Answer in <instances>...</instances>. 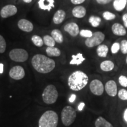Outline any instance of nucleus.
Returning <instances> with one entry per match:
<instances>
[{"instance_id": "1", "label": "nucleus", "mask_w": 127, "mask_h": 127, "mask_svg": "<svg viewBox=\"0 0 127 127\" xmlns=\"http://www.w3.org/2000/svg\"><path fill=\"white\" fill-rule=\"evenodd\" d=\"M31 64L37 72L42 74L51 72L55 66V63L53 60L42 54L35 55L32 58Z\"/></svg>"}, {"instance_id": "2", "label": "nucleus", "mask_w": 127, "mask_h": 127, "mask_svg": "<svg viewBox=\"0 0 127 127\" xmlns=\"http://www.w3.org/2000/svg\"><path fill=\"white\" fill-rule=\"evenodd\" d=\"M88 75L81 71H76L69 76L68 84L72 91H79L87 86L88 82Z\"/></svg>"}, {"instance_id": "3", "label": "nucleus", "mask_w": 127, "mask_h": 127, "mask_svg": "<svg viewBox=\"0 0 127 127\" xmlns=\"http://www.w3.org/2000/svg\"><path fill=\"white\" fill-rule=\"evenodd\" d=\"M58 116L55 111H47L42 114L39 120V127H57Z\"/></svg>"}, {"instance_id": "4", "label": "nucleus", "mask_w": 127, "mask_h": 127, "mask_svg": "<svg viewBox=\"0 0 127 127\" xmlns=\"http://www.w3.org/2000/svg\"><path fill=\"white\" fill-rule=\"evenodd\" d=\"M42 96L43 101L45 104H54L58 96L56 87L54 85H48L44 89Z\"/></svg>"}, {"instance_id": "5", "label": "nucleus", "mask_w": 127, "mask_h": 127, "mask_svg": "<svg viewBox=\"0 0 127 127\" xmlns=\"http://www.w3.org/2000/svg\"><path fill=\"white\" fill-rule=\"evenodd\" d=\"M77 113L75 109L71 106H66L61 112V120L65 126H69L75 121Z\"/></svg>"}, {"instance_id": "6", "label": "nucleus", "mask_w": 127, "mask_h": 127, "mask_svg": "<svg viewBox=\"0 0 127 127\" xmlns=\"http://www.w3.org/2000/svg\"><path fill=\"white\" fill-rule=\"evenodd\" d=\"M105 34L101 31H96L93 33V36L88 38L85 41V44L87 47L93 48L99 45L105 39Z\"/></svg>"}, {"instance_id": "7", "label": "nucleus", "mask_w": 127, "mask_h": 127, "mask_svg": "<svg viewBox=\"0 0 127 127\" xmlns=\"http://www.w3.org/2000/svg\"><path fill=\"white\" fill-rule=\"evenodd\" d=\"M9 55L11 59L15 62H25L28 58V52L21 48L13 49L9 52Z\"/></svg>"}, {"instance_id": "8", "label": "nucleus", "mask_w": 127, "mask_h": 127, "mask_svg": "<svg viewBox=\"0 0 127 127\" xmlns=\"http://www.w3.org/2000/svg\"><path fill=\"white\" fill-rule=\"evenodd\" d=\"M90 89L93 94L100 96L104 93V87L102 82L98 79H94L90 85Z\"/></svg>"}, {"instance_id": "9", "label": "nucleus", "mask_w": 127, "mask_h": 127, "mask_svg": "<svg viewBox=\"0 0 127 127\" xmlns=\"http://www.w3.org/2000/svg\"><path fill=\"white\" fill-rule=\"evenodd\" d=\"M9 75L11 78L15 80H20L25 76V71L22 66L17 65L10 69Z\"/></svg>"}, {"instance_id": "10", "label": "nucleus", "mask_w": 127, "mask_h": 127, "mask_svg": "<svg viewBox=\"0 0 127 127\" xmlns=\"http://www.w3.org/2000/svg\"><path fill=\"white\" fill-rule=\"evenodd\" d=\"M17 11H18V9L15 5H7L4 6L1 9V11H0V15L2 18H6L15 15L17 13Z\"/></svg>"}, {"instance_id": "11", "label": "nucleus", "mask_w": 127, "mask_h": 127, "mask_svg": "<svg viewBox=\"0 0 127 127\" xmlns=\"http://www.w3.org/2000/svg\"><path fill=\"white\" fill-rule=\"evenodd\" d=\"M104 89L107 94L109 96L113 97L117 94V85L114 80H109L107 82Z\"/></svg>"}, {"instance_id": "12", "label": "nucleus", "mask_w": 127, "mask_h": 127, "mask_svg": "<svg viewBox=\"0 0 127 127\" xmlns=\"http://www.w3.org/2000/svg\"><path fill=\"white\" fill-rule=\"evenodd\" d=\"M64 31L68 32L73 37L77 36L79 33V28L77 24L75 23H69L65 25Z\"/></svg>"}, {"instance_id": "13", "label": "nucleus", "mask_w": 127, "mask_h": 127, "mask_svg": "<svg viewBox=\"0 0 127 127\" xmlns=\"http://www.w3.org/2000/svg\"><path fill=\"white\" fill-rule=\"evenodd\" d=\"M18 27L21 30L27 32H31L34 29V25L32 23L25 19H21L19 21L18 23Z\"/></svg>"}, {"instance_id": "14", "label": "nucleus", "mask_w": 127, "mask_h": 127, "mask_svg": "<svg viewBox=\"0 0 127 127\" xmlns=\"http://www.w3.org/2000/svg\"><path fill=\"white\" fill-rule=\"evenodd\" d=\"M111 31L115 35L117 36H125L127 34L125 27L120 23H114L111 27Z\"/></svg>"}, {"instance_id": "15", "label": "nucleus", "mask_w": 127, "mask_h": 127, "mask_svg": "<svg viewBox=\"0 0 127 127\" xmlns=\"http://www.w3.org/2000/svg\"><path fill=\"white\" fill-rule=\"evenodd\" d=\"M54 2V0H39L38 3L41 9L50 11L51 9L55 7Z\"/></svg>"}, {"instance_id": "16", "label": "nucleus", "mask_w": 127, "mask_h": 127, "mask_svg": "<svg viewBox=\"0 0 127 127\" xmlns=\"http://www.w3.org/2000/svg\"><path fill=\"white\" fill-rule=\"evenodd\" d=\"M72 14L73 16L77 18H82L85 16L87 14L86 8L83 6L78 5L72 9Z\"/></svg>"}, {"instance_id": "17", "label": "nucleus", "mask_w": 127, "mask_h": 127, "mask_svg": "<svg viewBox=\"0 0 127 127\" xmlns=\"http://www.w3.org/2000/svg\"><path fill=\"white\" fill-rule=\"evenodd\" d=\"M66 13L63 9H59L54 14L53 17V22L55 24H60L63 23L65 18Z\"/></svg>"}, {"instance_id": "18", "label": "nucleus", "mask_w": 127, "mask_h": 127, "mask_svg": "<svg viewBox=\"0 0 127 127\" xmlns=\"http://www.w3.org/2000/svg\"><path fill=\"white\" fill-rule=\"evenodd\" d=\"M114 66H115L114 63L110 60H105L102 61L100 64V68L101 70L105 72H109L113 70Z\"/></svg>"}, {"instance_id": "19", "label": "nucleus", "mask_w": 127, "mask_h": 127, "mask_svg": "<svg viewBox=\"0 0 127 127\" xmlns=\"http://www.w3.org/2000/svg\"><path fill=\"white\" fill-rule=\"evenodd\" d=\"M85 60V58H84L82 54L78 53L76 55H72V60L69 62V64L79 65L82 64Z\"/></svg>"}, {"instance_id": "20", "label": "nucleus", "mask_w": 127, "mask_h": 127, "mask_svg": "<svg viewBox=\"0 0 127 127\" xmlns=\"http://www.w3.org/2000/svg\"><path fill=\"white\" fill-rule=\"evenodd\" d=\"M109 51L108 47L105 44H100L96 48V54L98 56L101 58H105Z\"/></svg>"}, {"instance_id": "21", "label": "nucleus", "mask_w": 127, "mask_h": 127, "mask_svg": "<svg viewBox=\"0 0 127 127\" xmlns=\"http://www.w3.org/2000/svg\"><path fill=\"white\" fill-rule=\"evenodd\" d=\"M127 0H114L113 7L117 11H122L126 7Z\"/></svg>"}, {"instance_id": "22", "label": "nucleus", "mask_w": 127, "mask_h": 127, "mask_svg": "<svg viewBox=\"0 0 127 127\" xmlns=\"http://www.w3.org/2000/svg\"><path fill=\"white\" fill-rule=\"evenodd\" d=\"M51 33V36L53 38L55 42L59 44L63 43L64 41V37L60 30L55 29L52 30Z\"/></svg>"}, {"instance_id": "23", "label": "nucleus", "mask_w": 127, "mask_h": 127, "mask_svg": "<svg viewBox=\"0 0 127 127\" xmlns=\"http://www.w3.org/2000/svg\"><path fill=\"white\" fill-rule=\"evenodd\" d=\"M95 127H113V125L102 117H99L96 119L95 122Z\"/></svg>"}, {"instance_id": "24", "label": "nucleus", "mask_w": 127, "mask_h": 127, "mask_svg": "<svg viewBox=\"0 0 127 127\" xmlns=\"http://www.w3.org/2000/svg\"><path fill=\"white\" fill-rule=\"evenodd\" d=\"M46 52L49 57H59L61 55V51L54 47H48L46 49Z\"/></svg>"}, {"instance_id": "25", "label": "nucleus", "mask_w": 127, "mask_h": 127, "mask_svg": "<svg viewBox=\"0 0 127 127\" xmlns=\"http://www.w3.org/2000/svg\"><path fill=\"white\" fill-rule=\"evenodd\" d=\"M88 22L93 27L96 28L99 26L100 23H101V18L98 16L91 15L88 19Z\"/></svg>"}, {"instance_id": "26", "label": "nucleus", "mask_w": 127, "mask_h": 127, "mask_svg": "<svg viewBox=\"0 0 127 127\" xmlns=\"http://www.w3.org/2000/svg\"><path fill=\"white\" fill-rule=\"evenodd\" d=\"M43 41L44 43L48 47H54L55 45V41L54 39L51 36L48 35L44 36Z\"/></svg>"}, {"instance_id": "27", "label": "nucleus", "mask_w": 127, "mask_h": 127, "mask_svg": "<svg viewBox=\"0 0 127 127\" xmlns=\"http://www.w3.org/2000/svg\"><path fill=\"white\" fill-rule=\"evenodd\" d=\"M31 40L32 41V42L34 43V44L36 47H42L44 44V41L43 39H42V38L41 36H39L38 35H33L31 38Z\"/></svg>"}, {"instance_id": "28", "label": "nucleus", "mask_w": 127, "mask_h": 127, "mask_svg": "<svg viewBox=\"0 0 127 127\" xmlns=\"http://www.w3.org/2000/svg\"><path fill=\"white\" fill-rule=\"evenodd\" d=\"M102 17L104 20L107 21L113 20L116 18L115 14L109 11H105L102 13Z\"/></svg>"}, {"instance_id": "29", "label": "nucleus", "mask_w": 127, "mask_h": 127, "mask_svg": "<svg viewBox=\"0 0 127 127\" xmlns=\"http://www.w3.org/2000/svg\"><path fill=\"white\" fill-rule=\"evenodd\" d=\"M79 34L82 37L88 38L93 36V32L90 30H82L79 31Z\"/></svg>"}, {"instance_id": "30", "label": "nucleus", "mask_w": 127, "mask_h": 127, "mask_svg": "<svg viewBox=\"0 0 127 127\" xmlns=\"http://www.w3.org/2000/svg\"><path fill=\"white\" fill-rule=\"evenodd\" d=\"M120 50L123 54H127V40L123 39L120 42Z\"/></svg>"}, {"instance_id": "31", "label": "nucleus", "mask_w": 127, "mask_h": 127, "mask_svg": "<svg viewBox=\"0 0 127 127\" xmlns=\"http://www.w3.org/2000/svg\"><path fill=\"white\" fill-rule=\"evenodd\" d=\"M6 42L4 38L0 35V53L2 54L6 50Z\"/></svg>"}, {"instance_id": "32", "label": "nucleus", "mask_w": 127, "mask_h": 127, "mask_svg": "<svg viewBox=\"0 0 127 127\" xmlns=\"http://www.w3.org/2000/svg\"><path fill=\"white\" fill-rule=\"evenodd\" d=\"M118 97L121 100H127V90L125 89H121L118 93Z\"/></svg>"}, {"instance_id": "33", "label": "nucleus", "mask_w": 127, "mask_h": 127, "mask_svg": "<svg viewBox=\"0 0 127 127\" xmlns=\"http://www.w3.org/2000/svg\"><path fill=\"white\" fill-rule=\"evenodd\" d=\"M111 50L112 54H114L118 53L119 51L120 50V44L117 42H114L112 46H111Z\"/></svg>"}, {"instance_id": "34", "label": "nucleus", "mask_w": 127, "mask_h": 127, "mask_svg": "<svg viewBox=\"0 0 127 127\" xmlns=\"http://www.w3.org/2000/svg\"><path fill=\"white\" fill-rule=\"evenodd\" d=\"M119 83L121 86L127 87V77L125 75H121L118 78Z\"/></svg>"}, {"instance_id": "35", "label": "nucleus", "mask_w": 127, "mask_h": 127, "mask_svg": "<svg viewBox=\"0 0 127 127\" xmlns=\"http://www.w3.org/2000/svg\"><path fill=\"white\" fill-rule=\"evenodd\" d=\"M112 0H96L98 4L101 5H106L110 3Z\"/></svg>"}, {"instance_id": "36", "label": "nucleus", "mask_w": 127, "mask_h": 127, "mask_svg": "<svg viewBox=\"0 0 127 127\" xmlns=\"http://www.w3.org/2000/svg\"><path fill=\"white\" fill-rule=\"evenodd\" d=\"M122 20L125 28H127V13H125L122 17Z\"/></svg>"}, {"instance_id": "37", "label": "nucleus", "mask_w": 127, "mask_h": 127, "mask_svg": "<svg viewBox=\"0 0 127 127\" xmlns=\"http://www.w3.org/2000/svg\"><path fill=\"white\" fill-rule=\"evenodd\" d=\"M85 0H71V2L74 5H78L82 4L84 2H85Z\"/></svg>"}, {"instance_id": "38", "label": "nucleus", "mask_w": 127, "mask_h": 127, "mask_svg": "<svg viewBox=\"0 0 127 127\" xmlns=\"http://www.w3.org/2000/svg\"><path fill=\"white\" fill-rule=\"evenodd\" d=\"M85 107V103L84 102H81L80 104H79L78 105V109L79 111H82V109H83L84 107Z\"/></svg>"}, {"instance_id": "39", "label": "nucleus", "mask_w": 127, "mask_h": 127, "mask_svg": "<svg viewBox=\"0 0 127 127\" xmlns=\"http://www.w3.org/2000/svg\"><path fill=\"white\" fill-rule=\"evenodd\" d=\"M76 99V95L75 94H72L71 96L69 98V101L70 102H74Z\"/></svg>"}, {"instance_id": "40", "label": "nucleus", "mask_w": 127, "mask_h": 127, "mask_svg": "<svg viewBox=\"0 0 127 127\" xmlns=\"http://www.w3.org/2000/svg\"><path fill=\"white\" fill-rule=\"evenodd\" d=\"M124 120L127 123V108L125 109L124 113Z\"/></svg>"}, {"instance_id": "41", "label": "nucleus", "mask_w": 127, "mask_h": 127, "mask_svg": "<svg viewBox=\"0 0 127 127\" xmlns=\"http://www.w3.org/2000/svg\"><path fill=\"white\" fill-rule=\"evenodd\" d=\"M3 68H4V65L2 64H0V74L3 73Z\"/></svg>"}, {"instance_id": "42", "label": "nucleus", "mask_w": 127, "mask_h": 127, "mask_svg": "<svg viewBox=\"0 0 127 127\" xmlns=\"http://www.w3.org/2000/svg\"><path fill=\"white\" fill-rule=\"evenodd\" d=\"M24 2H26V3H30L31 2V1H32V0H23Z\"/></svg>"}, {"instance_id": "43", "label": "nucleus", "mask_w": 127, "mask_h": 127, "mask_svg": "<svg viewBox=\"0 0 127 127\" xmlns=\"http://www.w3.org/2000/svg\"><path fill=\"white\" fill-rule=\"evenodd\" d=\"M125 61H126V63L127 64V56L126 57V60H125Z\"/></svg>"}]
</instances>
